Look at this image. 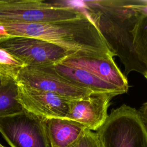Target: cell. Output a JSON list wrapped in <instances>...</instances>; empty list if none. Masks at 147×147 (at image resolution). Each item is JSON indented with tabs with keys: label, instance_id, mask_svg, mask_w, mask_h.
I'll return each instance as SVG.
<instances>
[{
	"label": "cell",
	"instance_id": "6da1fadb",
	"mask_svg": "<svg viewBox=\"0 0 147 147\" xmlns=\"http://www.w3.org/2000/svg\"><path fill=\"white\" fill-rule=\"evenodd\" d=\"M79 3L110 51L120 59L124 74L136 71L144 75L147 68L138 59L133 47V30L137 17L134 0L82 1Z\"/></svg>",
	"mask_w": 147,
	"mask_h": 147
},
{
	"label": "cell",
	"instance_id": "7a4b0ae2",
	"mask_svg": "<svg viewBox=\"0 0 147 147\" xmlns=\"http://www.w3.org/2000/svg\"><path fill=\"white\" fill-rule=\"evenodd\" d=\"M0 24L10 36L36 38L70 51L99 52L114 56L86 13L78 18L59 22Z\"/></svg>",
	"mask_w": 147,
	"mask_h": 147
},
{
	"label": "cell",
	"instance_id": "3957f363",
	"mask_svg": "<svg viewBox=\"0 0 147 147\" xmlns=\"http://www.w3.org/2000/svg\"><path fill=\"white\" fill-rule=\"evenodd\" d=\"M85 11L71 2L0 0V23L55 22L83 16Z\"/></svg>",
	"mask_w": 147,
	"mask_h": 147
},
{
	"label": "cell",
	"instance_id": "277c9868",
	"mask_svg": "<svg viewBox=\"0 0 147 147\" xmlns=\"http://www.w3.org/2000/svg\"><path fill=\"white\" fill-rule=\"evenodd\" d=\"M96 131L100 147H147V130L138 110L125 104L111 110Z\"/></svg>",
	"mask_w": 147,
	"mask_h": 147
},
{
	"label": "cell",
	"instance_id": "5b68a950",
	"mask_svg": "<svg viewBox=\"0 0 147 147\" xmlns=\"http://www.w3.org/2000/svg\"><path fill=\"white\" fill-rule=\"evenodd\" d=\"M45 119L24 110L0 118V133L11 147H52Z\"/></svg>",
	"mask_w": 147,
	"mask_h": 147
},
{
	"label": "cell",
	"instance_id": "8992f818",
	"mask_svg": "<svg viewBox=\"0 0 147 147\" xmlns=\"http://www.w3.org/2000/svg\"><path fill=\"white\" fill-rule=\"evenodd\" d=\"M0 47L12 54L25 66L52 65L74 52L40 39L23 36L2 38Z\"/></svg>",
	"mask_w": 147,
	"mask_h": 147
},
{
	"label": "cell",
	"instance_id": "52a82bcc",
	"mask_svg": "<svg viewBox=\"0 0 147 147\" xmlns=\"http://www.w3.org/2000/svg\"><path fill=\"white\" fill-rule=\"evenodd\" d=\"M16 80L19 83L55 93L68 100L80 99L93 92L64 79L52 65L25 66L20 71Z\"/></svg>",
	"mask_w": 147,
	"mask_h": 147
},
{
	"label": "cell",
	"instance_id": "ba28073f",
	"mask_svg": "<svg viewBox=\"0 0 147 147\" xmlns=\"http://www.w3.org/2000/svg\"><path fill=\"white\" fill-rule=\"evenodd\" d=\"M114 56L103 53L76 51L59 63L85 70L118 87L124 93L127 92L129 88L127 78L115 63Z\"/></svg>",
	"mask_w": 147,
	"mask_h": 147
},
{
	"label": "cell",
	"instance_id": "9c48e42d",
	"mask_svg": "<svg viewBox=\"0 0 147 147\" xmlns=\"http://www.w3.org/2000/svg\"><path fill=\"white\" fill-rule=\"evenodd\" d=\"M18 83L17 100L24 110L43 119L66 118L70 100L53 92Z\"/></svg>",
	"mask_w": 147,
	"mask_h": 147
},
{
	"label": "cell",
	"instance_id": "30bf717a",
	"mask_svg": "<svg viewBox=\"0 0 147 147\" xmlns=\"http://www.w3.org/2000/svg\"><path fill=\"white\" fill-rule=\"evenodd\" d=\"M114 96L109 93L92 92L83 98L70 100L66 118L90 130L96 131L107 119L110 102Z\"/></svg>",
	"mask_w": 147,
	"mask_h": 147
},
{
	"label": "cell",
	"instance_id": "8fae6325",
	"mask_svg": "<svg viewBox=\"0 0 147 147\" xmlns=\"http://www.w3.org/2000/svg\"><path fill=\"white\" fill-rule=\"evenodd\" d=\"M55 71L62 78L76 86L88 89L93 92H106L115 96L124 93L118 87L105 82L90 72L60 63L52 64Z\"/></svg>",
	"mask_w": 147,
	"mask_h": 147
},
{
	"label": "cell",
	"instance_id": "7c38bea8",
	"mask_svg": "<svg viewBox=\"0 0 147 147\" xmlns=\"http://www.w3.org/2000/svg\"><path fill=\"white\" fill-rule=\"evenodd\" d=\"M52 147H68L74 143L86 129L82 124L67 118L45 119Z\"/></svg>",
	"mask_w": 147,
	"mask_h": 147
},
{
	"label": "cell",
	"instance_id": "4fadbf2b",
	"mask_svg": "<svg viewBox=\"0 0 147 147\" xmlns=\"http://www.w3.org/2000/svg\"><path fill=\"white\" fill-rule=\"evenodd\" d=\"M137 10L133 30V47L140 61L147 68V0H134Z\"/></svg>",
	"mask_w": 147,
	"mask_h": 147
},
{
	"label": "cell",
	"instance_id": "5bb4252c",
	"mask_svg": "<svg viewBox=\"0 0 147 147\" xmlns=\"http://www.w3.org/2000/svg\"><path fill=\"white\" fill-rule=\"evenodd\" d=\"M18 89L16 79L0 74V118L24 111L17 100Z\"/></svg>",
	"mask_w": 147,
	"mask_h": 147
},
{
	"label": "cell",
	"instance_id": "9a60e30c",
	"mask_svg": "<svg viewBox=\"0 0 147 147\" xmlns=\"http://www.w3.org/2000/svg\"><path fill=\"white\" fill-rule=\"evenodd\" d=\"M25 65L10 52L0 47V74L15 79Z\"/></svg>",
	"mask_w": 147,
	"mask_h": 147
},
{
	"label": "cell",
	"instance_id": "2e32d148",
	"mask_svg": "<svg viewBox=\"0 0 147 147\" xmlns=\"http://www.w3.org/2000/svg\"><path fill=\"white\" fill-rule=\"evenodd\" d=\"M68 147H100L96 133L86 129L80 137Z\"/></svg>",
	"mask_w": 147,
	"mask_h": 147
},
{
	"label": "cell",
	"instance_id": "e0dca14e",
	"mask_svg": "<svg viewBox=\"0 0 147 147\" xmlns=\"http://www.w3.org/2000/svg\"><path fill=\"white\" fill-rule=\"evenodd\" d=\"M138 111L141 120L147 130V102L144 103Z\"/></svg>",
	"mask_w": 147,
	"mask_h": 147
},
{
	"label": "cell",
	"instance_id": "ac0fdd59",
	"mask_svg": "<svg viewBox=\"0 0 147 147\" xmlns=\"http://www.w3.org/2000/svg\"><path fill=\"white\" fill-rule=\"evenodd\" d=\"M9 36H10L8 34L5 28L1 24H0V40L3 38H6Z\"/></svg>",
	"mask_w": 147,
	"mask_h": 147
},
{
	"label": "cell",
	"instance_id": "d6986e66",
	"mask_svg": "<svg viewBox=\"0 0 147 147\" xmlns=\"http://www.w3.org/2000/svg\"><path fill=\"white\" fill-rule=\"evenodd\" d=\"M144 76H145V78L147 79V71H146L144 74Z\"/></svg>",
	"mask_w": 147,
	"mask_h": 147
},
{
	"label": "cell",
	"instance_id": "ffe728a7",
	"mask_svg": "<svg viewBox=\"0 0 147 147\" xmlns=\"http://www.w3.org/2000/svg\"><path fill=\"white\" fill-rule=\"evenodd\" d=\"M0 147H5V146H3L1 144H0Z\"/></svg>",
	"mask_w": 147,
	"mask_h": 147
}]
</instances>
